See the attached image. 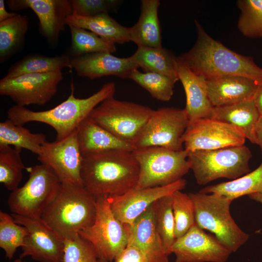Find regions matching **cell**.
Masks as SVG:
<instances>
[{
	"label": "cell",
	"instance_id": "6da1fadb",
	"mask_svg": "<svg viewBox=\"0 0 262 262\" xmlns=\"http://www.w3.org/2000/svg\"><path fill=\"white\" fill-rule=\"evenodd\" d=\"M197 38L193 47L178 56L194 73L205 80L238 76L262 83V68L253 58L238 54L215 40L195 20Z\"/></svg>",
	"mask_w": 262,
	"mask_h": 262
},
{
	"label": "cell",
	"instance_id": "7a4b0ae2",
	"mask_svg": "<svg viewBox=\"0 0 262 262\" xmlns=\"http://www.w3.org/2000/svg\"><path fill=\"white\" fill-rule=\"evenodd\" d=\"M82 157V185L94 196H120L136 187L139 165L132 151L111 149Z\"/></svg>",
	"mask_w": 262,
	"mask_h": 262
},
{
	"label": "cell",
	"instance_id": "3957f363",
	"mask_svg": "<svg viewBox=\"0 0 262 262\" xmlns=\"http://www.w3.org/2000/svg\"><path fill=\"white\" fill-rule=\"evenodd\" d=\"M115 90V84L109 82L89 97L80 98L74 96V86L71 83L69 97L54 108L34 111L25 107L14 105L7 111V119L16 125L21 126L31 122L46 124L55 130L56 141H60L77 130L81 122L101 102L114 97Z\"/></svg>",
	"mask_w": 262,
	"mask_h": 262
},
{
	"label": "cell",
	"instance_id": "277c9868",
	"mask_svg": "<svg viewBox=\"0 0 262 262\" xmlns=\"http://www.w3.org/2000/svg\"><path fill=\"white\" fill-rule=\"evenodd\" d=\"M96 213V197L83 186L61 183L41 219L65 240L92 225Z\"/></svg>",
	"mask_w": 262,
	"mask_h": 262
},
{
	"label": "cell",
	"instance_id": "5b68a950",
	"mask_svg": "<svg viewBox=\"0 0 262 262\" xmlns=\"http://www.w3.org/2000/svg\"><path fill=\"white\" fill-rule=\"evenodd\" d=\"M188 194L194 204L196 224L213 233L231 253L248 240L249 235L238 227L230 214L233 200L216 193Z\"/></svg>",
	"mask_w": 262,
	"mask_h": 262
},
{
	"label": "cell",
	"instance_id": "8992f818",
	"mask_svg": "<svg viewBox=\"0 0 262 262\" xmlns=\"http://www.w3.org/2000/svg\"><path fill=\"white\" fill-rule=\"evenodd\" d=\"M188 152L190 169L199 185L220 178L235 180L250 171L249 163L252 155L245 145Z\"/></svg>",
	"mask_w": 262,
	"mask_h": 262
},
{
	"label": "cell",
	"instance_id": "52a82bcc",
	"mask_svg": "<svg viewBox=\"0 0 262 262\" xmlns=\"http://www.w3.org/2000/svg\"><path fill=\"white\" fill-rule=\"evenodd\" d=\"M139 165V175L135 188L164 186L172 184L190 169L188 151H175L161 147L136 149L132 151Z\"/></svg>",
	"mask_w": 262,
	"mask_h": 262
},
{
	"label": "cell",
	"instance_id": "ba28073f",
	"mask_svg": "<svg viewBox=\"0 0 262 262\" xmlns=\"http://www.w3.org/2000/svg\"><path fill=\"white\" fill-rule=\"evenodd\" d=\"M28 180L12 191L8 204L13 213L32 218H41L55 197L61 182L48 166L41 164L27 167Z\"/></svg>",
	"mask_w": 262,
	"mask_h": 262
},
{
	"label": "cell",
	"instance_id": "9c48e42d",
	"mask_svg": "<svg viewBox=\"0 0 262 262\" xmlns=\"http://www.w3.org/2000/svg\"><path fill=\"white\" fill-rule=\"evenodd\" d=\"M152 111L147 106L112 97L96 107L89 116L118 139L134 147Z\"/></svg>",
	"mask_w": 262,
	"mask_h": 262
},
{
	"label": "cell",
	"instance_id": "30bf717a",
	"mask_svg": "<svg viewBox=\"0 0 262 262\" xmlns=\"http://www.w3.org/2000/svg\"><path fill=\"white\" fill-rule=\"evenodd\" d=\"M95 197V221L79 234L93 245L99 259L113 262L128 245L126 229L125 225L114 214L109 196Z\"/></svg>",
	"mask_w": 262,
	"mask_h": 262
},
{
	"label": "cell",
	"instance_id": "8fae6325",
	"mask_svg": "<svg viewBox=\"0 0 262 262\" xmlns=\"http://www.w3.org/2000/svg\"><path fill=\"white\" fill-rule=\"evenodd\" d=\"M189 124L185 109L161 107L152 111L134 144L135 149L161 147L184 149L183 135Z\"/></svg>",
	"mask_w": 262,
	"mask_h": 262
},
{
	"label": "cell",
	"instance_id": "7c38bea8",
	"mask_svg": "<svg viewBox=\"0 0 262 262\" xmlns=\"http://www.w3.org/2000/svg\"><path fill=\"white\" fill-rule=\"evenodd\" d=\"M63 78L61 71L3 77L0 80V94L10 98L18 106L43 105L55 95Z\"/></svg>",
	"mask_w": 262,
	"mask_h": 262
},
{
	"label": "cell",
	"instance_id": "4fadbf2b",
	"mask_svg": "<svg viewBox=\"0 0 262 262\" xmlns=\"http://www.w3.org/2000/svg\"><path fill=\"white\" fill-rule=\"evenodd\" d=\"M246 139L233 126L213 118L189 123L182 137L184 148L188 151L243 146Z\"/></svg>",
	"mask_w": 262,
	"mask_h": 262
},
{
	"label": "cell",
	"instance_id": "5bb4252c",
	"mask_svg": "<svg viewBox=\"0 0 262 262\" xmlns=\"http://www.w3.org/2000/svg\"><path fill=\"white\" fill-rule=\"evenodd\" d=\"M41 164L49 167L61 183L82 185L83 157L77 139V130L60 141H47L38 156Z\"/></svg>",
	"mask_w": 262,
	"mask_h": 262
},
{
	"label": "cell",
	"instance_id": "9a60e30c",
	"mask_svg": "<svg viewBox=\"0 0 262 262\" xmlns=\"http://www.w3.org/2000/svg\"><path fill=\"white\" fill-rule=\"evenodd\" d=\"M15 221L29 232L19 258L27 256L39 262H63L64 240L41 218H32L12 213Z\"/></svg>",
	"mask_w": 262,
	"mask_h": 262
},
{
	"label": "cell",
	"instance_id": "2e32d148",
	"mask_svg": "<svg viewBox=\"0 0 262 262\" xmlns=\"http://www.w3.org/2000/svg\"><path fill=\"white\" fill-rule=\"evenodd\" d=\"M171 252L175 255V262H225L231 253L196 224L176 239Z\"/></svg>",
	"mask_w": 262,
	"mask_h": 262
},
{
	"label": "cell",
	"instance_id": "e0dca14e",
	"mask_svg": "<svg viewBox=\"0 0 262 262\" xmlns=\"http://www.w3.org/2000/svg\"><path fill=\"white\" fill-rule=\"evenodd\" d=\"M186 180L181 179L164 186L133 188L123 195L109 196L110 207L115 217L124 224L131 225L156 200L181 190Z\"/></svg>",
	"mask_w": 262,
	"mask_h": 262
},
{
	"label": "cell",
	"instance_id": "ac0fdd59",
	"mask_svg": "<svg viewBox=\"0 0 262 262\" xmlns=\"http://www.w3.org/2000/svg\"><path fill=\"white\" fill-rule=\"evenodd\" d=\"M7 4L13 11L32 9L39 19L40 33L52 45L58 41L73 14L70 0H9Z\"/></svg>",
	"mask_w": 262,
	"mask_h": 262
},
{
	"label": "cell",
	"instance_id": "d6986e66",
	"mask_svg": "<svg viewBox=\"0 0 262 262\" xmlns=\"http://www.w3.org/2000/svg\"><path fill=\"white\" fill-rule=\"evenodd\" d=\"M71 65L79 76L91 80L108 76L129 79L132 72L139 67L130 57H118L107 52L72 57Z\"/></svg>",
	"mask_w": 262,
	"mask_h": 262
},
{
	"label": "cell",
	"instance_id": "ffe728a7",
	"mask_svg": "<svg viewBox=\"0 0 262 262\" xmlns=\"http://www.w3.org/2000/svg\"><path fill=\"white\" fill-rule=\"evenodd\" d=\"M124 225L128 243L137 246L147 262H168V255L164 249L155 225L151 205L132 224Z\"/></svg>",
	"mask_w": 262,
	"mask_h": 262
},
{
	"label": "cell",
	"instance_id": "44dd1931",
	"mask_svg": "<svg viewBox=\"0 0 262 262\" xmlns=\"http://www.w3.org/2000/svg\"><path fill=\"white\" fill-rule=\"evenodd\" d=\"M179 80L185 91L186 110L189 123L196 120L213 118L214 108L208 96L205 79L194 73L177 57Z\"/></svg>",
	"mask_w": 262,
	"mask_h": 262
},
{
	"label": "cell",
	"instance_id": "7402d4cb",
	"mask_svg": "<svg viewBox=\"0 0 262 262\" xmlns=\"http://www.w3.org/2000/svg\"><path fill=\"white\" fill-rule=\"evenodd\" d=\"M205 80L208 96L214 107L252 100L260 85L254 80L238 76Z\"/></svg>",
	"mask_w": 262,
	"mask_h": 262
},
{
	"label": "cell",
	"instance_id": "603a6c76",
	"mask_svg": "<svg viewBox=\"0 0 262 262\" xmlns=\"http://www.w3.org/2000/svg\"><path fill=\"white\" fill-rule=\"evenodd\" d=\"M77 139L82 155L111 149L133 151L132 145L124 142L97 123L89 116L77 129Z\"/></svg>",
	"mask_w": 262,
	"mask_h": 262
},
{
	"label": "cell",
	"instance_id": "cb8c5ba5",
	"mask_svg": "<svg viewBox=\"0 0 262 262\" xmlns=\"http://www.w3.org/2000/svg\"><path fill=\"white\" fill-rule=\"evenodd\" d=\"M159 0H141V12L137 22L129 29L130 41L137 46L160 48L161 29L158 17Z\"/></svg>",
	"mask_w": 262,
	"mask_h": 262
},
{
	"label": "cell",
	"instance_id": "d4e9b609",
	"mask_svg": "<svg viewBox=\"0 0 262 262\" xmlns=\"http://www.w3.org/2000/svg\"><path fill=\"white\" fill-rule=\"evenodd\" d=\"M260 116V115L252 99L214 107L213 118L233 126L251 143L256 144L254 129Z\"/></svg>",
	"mask_w": 262,
	"mask_h": 262
},
{
	"label": "cell",
	"instance_id": "484cf974",
	"mask_svg": "<svg viewBox=\"0 0 262 262\" xmlns=\"http://www.w3.org/2000/svg\"><path fill=\"white\" fill-rule=\"evenodd\" d=\"M66 23L67 26H77L89 30L115 44L130 41L129 28L119 24L108 14L90 17L72 14L67 18Z\"/></svg>",
	"mask_w": 262,
	"mask_h": 262
},
{
	"label": "cell",
	"instance_id": "4316f807",
	"mask_svg": "<svg viewBox=\"0 0 262 262\" xmlns=\"http://www.w3.org/2000/svg\"><path fill=\"white\" fill-rule=\"evenodd\" d=\"M177 57L163 47L138 46L130 57L144 72H153L167 76L176 82L179 80Z\"/></svg>",
	"mask_w": 262,
	"mask_h": 262
},
{
	"label": "cell",
	"instance_id": "83f0119b",
	"mask_svg": "<svg viewBox=\"0 0 262 262\" xmlns=\"http://www.w3.org/2000/svg\"><path fill=\"white\" fill-rule=\"evenodd\" d=\"M65 67L72 68L71 58L68 54L54 57L32 54L11 66L4 77L10 79L26 74L56 72Z\"/></svg>",
	"mask_w": 262,
	"mask_h": 262
},
{
	"label": "cell",
	"instance_id": "f1b7e54d",
	"mask_svg": "<svg viewBox=\"0 0 262 262\" xmlns=\"http://www.w3.org/2000/svg\"><path fill=\"white\" fill-rule=\"evenodd\" d=\"M199 192L216 193L233 200L245 195L262 193V163L253 171L237 179L208 186Z\"/></svg>",
	"mask_w": 262,
	"mask_h": 262
},
{
	"label": "cell",
	"instance_id": "f546056e",
	"mask_svg": "<svg viewBox=\"0 0 262 262\" xmlns=\"http://www.w3.org/2000/svg\"><path fill=\"white\" fill-rule=\"evenodd\" d=\"M47 141L45 134L32 133L23 126L16 125L8 119L0 123V146L24 148L38 156L42 146Z\"/></svg>",
	"mask_w": 262,
	"mask_h": 262
},
{
	"label": "cell",
	"instance_id": "4dcf8cb0",
	"mask_svg": "<svg viewBox=\"0 0 262 262\" xmlns=\"http://www.w3.org/2000/svg\"><path fill=\"white\" fill-rule=\"evenodd\" d=\"M29 20L26 16L17 14L0 22V61L4 63L17 53L24 45Z\"/></svg>",
	"mask_w": 262,
	"mask_h": 262
},
{
	"label": "cell",
	"instance_id": "1f68e13d",
	"mask_svg": "<svg viewBox=\"0 0 262 262\" xmlns=\"http://www.w3.org/2000/svg\"><path fill=\"white\" fill-rule=\"evenodd\" d=\"M171 195L156 200L151 205L156 229L168 255L171 254V249L176 240Z\"/></svg>",
	"mask_w": 262,
	"mask_h": 262
},
{
	"label": "cell",
	"instance_id": "d6a6232c",
	"mask_svg": "<svg viewBox=\"0 0 262 262\" xmlns=\"http://www.w3.org/2000/svg\"><path fill=\"white\" fill-rule=\"evenodd\" d=\"M71 43L69 53L73 57L87 54L116 51L115 44L101 38L95 33L77 26L68 25Z\"/></svg>",
	"mask_w": 262,
	"mask_h": 262
},
{
	"label": "cell",
	"instance_id": "836d02e7",
	"mask_svg": "<svg viewBox=\"0 0 262 262\" xmlns=\"http://www.w3.org/2000/svg\"><path fill=\"white\" fill-rule=\"evenodd\" d=\"M21 149L0 146V182L9 191L18 187L23 178L24 164L20 153Z\"/></svg>",
	"mask_w": 262,
	"mask_h": 262
},
{
	"label": "cell",
	"instance_id": "e575fe53",
	"mask_svg": "<svg viewBox=\"0 0 262 262\" xmlns=\"http://www.w3.org/2000/svg\"><path fill=\"white\" fill-rule=\"evenodd\" d=\"M28 235L27 229L16 223L11 214L0 211V247L6 258H14L17 248L24 246Z\"/></svg>",
	"mask_w": 262,
	"mask_h": 262
},
{
	"label": "cell",
	"instance_id": "d590c367",
	"mask_svg": "<svg viewBox=\"0 0 262 262\" xmlns=\"http://www.w3.org/2000/svg\"><path fill=\"white\" fill-rule=\"evenodd\" d=\"M129 79L147 91L153 98L157 100L169 101L173 95L176 82L164 75L156 73L141 72L136 69L132 72Z\"/></svg>",
	"mask_w": 262,
	"mask_h": 262
},
{
	"label": "cell",
	"instance_id": "8d00e7d4",
	"mask_svg": "<svg viewBox=\"0 0 262 262\" xmlns=\"http://www.w3.org/2000/svg\"><path fill=\"white\" fill-rule=\"evenodd\" d=\"M237 4L240 10L239 30L247 37H262V0H239Z\"/></svg>",
	"mask_w": 262,
	"mask_h": 262
},
{
	"label": "cell",
	"instance_id": "74e56055",
	"mask_svg": "<svg viewBox=\"0 0 262 262\" xmlns=\"http://www.w3.org/2000/svg\"><path fill=\"white\" fill-rule=\"evenodd\" d=\"M171 196L176 239L184 235L195 225V207L189 194L181 190L174 192Z\"/></svg>",
	"mask_w": 262,
	"mask_h": 262
},
{
	"label": "cell",
	"instance_id": "f35d334b",
	"mask_svg": "<svg viewBox=\"0 0 262 262\" xmlns=\"http://www.w3.org/2000/svg\"><path fill=\"white\" fill-rule=\"evenodd\" d=\"M93 245L80 234L64 240L63 262H98Z\"/></svg>",
	"mask_w": 262,
	"mask_h": 262
},
{
	"label": "cell",
	"instance_id": "ab89813d",
	"mask_svg": "<svg viewBox=\"0 0 262 262\" xmlns=\"http://www.w3.org/2000/svg\"><path fill=\"white\" fill-rule=\"evenodd\" d=\"M73 15L94 16L115 11L121 4L120 0H70Z\"/></svg>",
	"mask_w": 262,
	"mask_h": 262
},
{
	"label": "cell",
	"instance_id": "60d3db41",
	"mask_svg": "<svg viewBox=\"0 0 262 262\" xmlns=\"http://www.w3.org/2000/svg\"><path fill=\"white\" fill-rule=\"evenodd\" d=\"M114 262H147L142 251L135 246L128 245L115 258Z\"/></svg>",
	"mask_w": 262,
	"mask_h": 262
},
{
	"label": "cell",
	"instance_id": "b9f144b4",
	"mask_svg": "<svg viewBox=\"0 0 262 262\" xmlns=\"http://www.w3.org/2000/svg\"><path fill=\"white\" fill-rule=\"evenodd\" d=\"M254 135L256 144L260 146L262 152V115H260L255 125Z\"/></svg>",
	"mask_w": 262,
	"mask_h": 262
},
{
	"label": "cell",
	"instance_id": "7bdbcfd3",
	"mask_svg": "<svg viewBox=\"0 0 262 262\" xmlns=\"http://www.w3.org/2000/svg\"><path fill=\"white\" fill-rule=\"evenodd\" d=\"M17 14L14 12H8L5 8L4 0H0V22L14 17Z\"/></svg>",
	"mask_w": 262,
	"mask_h": 262
},
{
	"label": "cell",
	"instance_id": "ee69618b",
	"mask_svg": "<svg viewBox=\"0 0 262 262\" xmlns=\"http://www.w3.org/2000/svg\"><path fill=\"white\" fill-rule=\"evenodd\" d=\"M253 100L260 115H262V83L259 85Z\"/></svg>",
	"mask_w": 262,
	"mask_h": 262
},
{
	"label": "cell",
	"instance_id": "f6af8a7d",
	"mask_svg": "<svg viewBox=\"0 0 262 262\" xmlns=\"http://www.w3.org/2000/svg\"><path fill=\"white\" fill-rule=\"evenodd\" d=\"M249 197L262 204V193H254L248 195Z\"/></svg>",
	"mask_w": 262,
	"mask_h": 262
},
{
	"label": "cell",
	"instance_id": "bcb514c9",
	"mask_svg": "<svg viewBox=\"0 0 262 262\" xmlns=\"http://www.w3.org/2000/svg\"><path fill=\"white\" fill-rule=\"evenodd\" d=\"M21 259H20V258L16 259L13 262H24L22 261Z\"/></svg>",
	"mask_w": 262,
	"mask_h": 262
},
{
	"label": "cell",
	"instance_id": "7dc6e473",
	"mask_svg": "<svg viewBox=\"0 0 262 262\" xmlns=\"http://www.w3.org/2000/svg\"><path fill=\"white\" fill-rule=\"evenodd\" d=\"M98 262H110L105 260L99 259Z\"/></svg>",
	"mask_w": 262,
	"mask_h": 262
}]
</instances>
